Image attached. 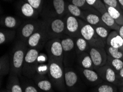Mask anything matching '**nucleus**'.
Returning a JSON list of instances; mask_svg holds the SVG:
<instances>
[{
  "label": "nucleus",
  "instance_id": "obj_27",
  "mask_svg": "<svg viewBox=\"0 0 123 92\" xmlns=\"http://www.w3.org/2000/svg\"><path fill=\"white\" fill-rule=\"evenodd\" d=\"M105 5L107 8V12L114 19L116 23L120 26L123 25V12L120 11L114 7L109 6L106 5Z\"/></svg>",
  "mask_w": 123,
  "mask_h": 92
},
{
  "label": "nucleus",
  "instance_id": "obj_45",
  "mask_svg": "<svg viewBox=\"0 0 123 92\" xmlns=\"http://www.w3.org/2000/svg\"><path fill=\"white\" fill-rule=\"evenodd\" d=\"M7 91H8V92H10V91H8V89H7Z\"/></svg>",
  "mask_w": 123,
  "mask_h": 92
},
{
  "label": "nucleus",
  "instance_id": "obj_22",
  "mask_svg": "<svg viewBox=\"0 0 123 92\" xmlns=\"http://www.w3.org/2000/svg\"><path fill=\"white\" fill-rule=\"evenodd\" d=\"M75 45V49L77 56L83 52H87L89 49L90 45L87 41L80 35L74 39Z\"/></svg>",
  "mask_w": 123,
  "mask_h": 92
},
{
  "label": "nucleus",
  "instance_id": "obj_28",
  "mask_svg": "<svg viewBox=\"0 0 123 92\" xmlns=\"http://www.w3.org/2000/svg\"><path fill=\"white\" fill-rule=\"evenodd\" d=\"M66 13L81 19H83V11L71 3H66Z\"/></svg>",
  "mask_w": 123,
  "mask_h": 92
},
{
  "label": "nucleus",
  "instance_id": "obj_31",
  "mask_svg": "<svg viewBox=\"0 0 123 92\" xmlns=\"http://www.w3.org/2000/svg\"><path fill=\"white\" fill-rule=\"evenodd\" d=\"M106 65L109 66L118 74L119 71L123 67V60L115 59L108 55Z\"/></svg>",
  "mask_w": 123,
  "mask_h": 92
},
{
  "label": "nucleus",
  "instance_id": "obj_6",
  "mask_svg": "<svg viewBox=\"0 0 123 92\" xmlns=\"http://www.w3.org/2000/svg\"><path fill=\"white\" fill-rule=\"evenodd\" d=\"M64 52V67H72L77 59L74 42L73 38L65 34L60 38Z\"/></svg>",
  "mask_w": 123,
  "mask_h": 92
},
{
  "label": "nucleus",
  "instance_id": "obj_21",
  "mask_svg": "<svg viewBox=\"0 0 123 92\" xmlns=\"http://www.w3.org/2000/svg\"><path fill=\"white\" fill-rule=\"evenodd\" d=\"M79 66L85 69H94V66L88 52H83L77 56L76 59Z\"/></svg>",
  "mask_w": 123,
  "mask_h": 92
},
{
  "label": "nucleus",
  "instance_id": "obj_23",
  "mask_svg": "<svg viewBox=\"0 0 123 92\" xmlns=\"http://www.w3.org/2000/svg\"><path fill=\"white\" fill-rule=\"evenodd\" d=\"M7 89L10 92H23L18 76L10 74L7 83Z\"/></svg>",
  "mask_w": 123,
  "mask_h": 92
},
{
  "label": "nucleus",
  "instance_id": "obj_40",
  "mask_svg": "<svg viewBox=\"0 0 123 92\" xmlns=\"http://www.w3.org/2000/svg\"><path fill=\"white\" fill-rule=\"evenodd\" d=\"M120 37L123 39V25H121L120 28H119V31H118Z\"/></svg>",
  "mask_w": 123,
  "mask_h": 92
},
{
  "label": "nucleus",
  "instance_id": "obj_8",
  "mask_svg": "<svg viewBox=\"0 0 123 92\" xmlns=\"http://www.w3.org/2000/svg\"><path fill=\"white\" fill-rule=\"evenodd\" d=\"M45 46L49 59L63 63L64 52L60 39H50L46 43Z\"/></svg>",
  "mask_w": 123,
  "mask_h": 92
},
{
  "label": "nucleus",
  "instance_id": "obj_19",
  "mask_svg": "<svg viewBox=\"0 0 123 92\" xmlns=\"http://www.w3.org/2000/svg\"><path fill=\"white\" fill-rule=\"evenodd\" d=\"M19 9L22 16L25 18L35 19L38 16L39 12L38 11L25 1H20Z\"/></svg>",
  "mask_w": 123,
  "mask_h": 92
},
{
  "label": "nucleus",
  "instance_id": "obj_26",
  "mask_svg": "<svg viewBox=\"0 0 123 92\" xmlns=\"http://www.w3.org/2000/svg\"><path fill=\"white\" fill-rule=\"evenodd\" d=\"M101 18L103 23L108 27L109 29H113V31H119V28L120 26L119 25L116 23L114 19L111 17L109 13L105 12L101 14Z\"/></svg>",
  "mask_w": 123,
  "mask_h": 92
},
{
  "label": "nucleus",
  "instance_id": "obj_44",
  "mask_svg": "<svg viewBox=\"0 0 123 92\" xmlns=\"http://www.w3.org/2000/svg\"><path fill=\"white\" fill-rule=\"evenodd\" d=\"M1 92H8V91H7V89H3L2 90Z\"/></svg>",
  "mask_w": 123,
  "mask_h": 92
},
{
  "label": "nucleus",
  "instance_id": "obj_11",
  "mask_svg": "<svg viewBox=\"0 0 123 92\" xmlns=\"http://www.w3.org/2000/svg\"><path fill=\"white\" fill-rule=\"evenodd\" d=\"M76 71L86 85L94 87L104 82L95 69H85L79 66Z\"/></svg>",
  "mask_w": 123,
  "mask_h": 92
},
{
  "label": "nucleus",
  "instance_id": "obj_17",
  "mask_svg": "<svg viewBox=\"0 0 123 92\" xmlns=\"http://www.w3.org/2000/svg\"><path fill=\"white\" fill-rule=\"evenodd\" d=\"M32 80L35 85L43 92H54V88L48 76L35 74Z\"/></svg>",
  "mask_w": 123,
  "mask_h": 92
},
{
  "label": "nucleus",
  "instance_id": "obj_3",
  "mask_svg": "<svg viewBox=\"0 0 123 92\" xmlns=\"http://www.w3.org/2000/svg\"><path fill=\"white\" fill-rule=\"evenodd\" d=\"M65 83L67 92H85L86 86L76 69L65 67Z\"/></svg>",
  "mask_w": 123,
  "mask_h": 92
},
{
  "label": "nucleus",
  "instance_id": "obj_41",
  "mask_svg": "<svg viewBox=\"0 0 123 92\" xmlns=\"http://www.w3.org/2000/svg\"><path fill=\"white\" fill-rule=\"evenodd\" d=\"M118 2L119 5H120V7L122 8V10L123 11V0H118Z\"/></svg>",
  "mask_w": 123,
  "mask_h": 92
},
{
  "label": "nucleus",
  "instance_id": "obj_33",
  "mask_svg": "<svg viewBox=\"0 0 123 92\" xmlns=\"http://www.w3.org/2000/svg\"><path fill=\"white\" fill-rule=\"evenodd\" d=\"M87 3L90 6L96 9L100 14L107 12V8L102 0H86Z\"/></svg>",
  "mask_w": 123,
  "mask_h": 92
},
{
  "label": "nucleus",
  "instance_id": "obj_34",
  "mask_svg": "<svg viewBox=\"0 0 123 92\" xmlns=\"http://www.w3.org/2000/svg\"><path fill=\"white\" fill-rule=\"evenodd\" d=\"M95 31L99 37L106 43L108 37L110 34L109 28L103 27V26H96L93 27Z\"/></svg>",
  "mask_w": 123,
  "mask_h": 92
},
{
  "label": "nucleus",
  "instance_id": "obj_30",
  "mask_svg": "<svg viewBox=\"0 0 123 92\" xmlns=\"http://www.w3.org/2000/svg\"><path fill=\"white\" fill-rule=\"evenodd\" d=\"M16 33L14 31L1 29L0 31V44L3 45L9 43L14 39Z\"/></svg>",
  "mask_w": 123,
  "mask_h": 92
},
{
  "label": "nucleus",
  "instance_id": "obj_9",
  "mask_svg": "<svg viewBox=\"0 0 123 92\" xmlns=\"http://www.w3.org/2000/svg\"><path fill=\"white\" fill-rule=\"evenodd\" d=\"M49 40V39L45 29L43 22L42 27L29 37L26 44L29 48L40 50L43 47L45 46L46 43Z\"/></svg>",
  "mask_w": 123,
  "mask_h": 92
},
{
  "label": "nucleus",
  "instance_id": "obj_12",
  "mask_svg": "<svg viewBox=\"0 0 123 92\" xmlns=\"http://www.w3.org/2000/svg\"><path fill=\"white\" fill-rule=\"evenodd\" d=\"M64 18L65 23V34L73 39L80 36L81 19L68 13H66Z\"/></svg>",
  "mask_w": 123,
  "mask_h": 92
},
{
  "label": "nucleus",
  "instance_id": "obj_16",
  "mask_svg": "<svg viewBox=\"0 0 123 92\" xmlns=\"http://www.w3.org/2000/svg\"><path fill=\"white\" fill-rule=\"evenodd\" d=\"M84 21L91 24L93 27L96 26H103L108 28L102 21L101 14L94 8L89 10L83 11V19Z\"/></svg>",
  "mask_w": 123,
  "mask_h": 92
},
{
  "label": "nucleus",
  "instance_id": "obj_35",
  "mask_svg": "<svg viewBox=\"0 0 123 92\" xmlns=\"http://www.w3.org/2000/svg\"><path fill=\"white\" fill-rule=\"evenodd\" d=\"M23 92H43L35 85L34 82L25 80L21 84Z\"/></svg>",
  "mask_w": 123,
  "mask_h": 92
},
{
  "label": "nucleus",
  "instance_id": "obj_2",
  "mask_svg": "<svg viewBox=\"0 0 123 92\" xmlns=\"http://www.w3.org/2000/svg\"><path fill=\"white\" fill-rule=\"evenodd\" d=\"M27 45L22 40L16 43L13 48L11 62V74L20 76L22 74L24 60L27 51Z\"/></svg>",
  "mask_w": 123,
  "mask_h": 92
},
{
  "label": "nucleus",
  "instance_id": "obj_36",
  "mask_svg": "<svg viewBox=\"0 0 123 92\" xmlns=\"http://www.w3.org/2000/svg\"><path fill=\"white\" fill-rule=\"evenodd\" d=\"M70 3L79 7V8L82 9L83 11L89 10V9L93 8L92 7L88 5V3L86 2V0H70Z\"/></svg>",
  "mask_w": 123,
  "mask_h": 92
},
{
  "label": "nucleus",
  "instance_id": "obj_10",
  "mask_svg": "<svg viewBox=\"0 0 123 92\" xmlns=\"http://www.w3.org/2000/svg\"><path fill=\"white\" fill-rule=\"evenodd\" d=\"M66 14V3L65 0H52L48 9L44 12L46 18H64Z\"/></svg>",
  "mask_w": 123,
  "mask_h": 92
},
{
  "label": "nucleus",
  "instance_id": "obj_25",
  "mask_svg": "<svg viewBox=\"0 0 123 92\" xmlns=\"http://www.w3.org/2000/svg\"><path fill=\"white\" fill-rule=\"evenodd\" d=\"M92 92H118V86L111 83L103 82L94 87Z\"/></svg>",
  "mask_w": 123,
  "mask_h": 92
},
{
  "label": "nucleus",
  "instance_id": "obj_42",
  "mask_svg": "<svg viewBox=\"0 0 123 92\" xmlns=\"http://www.w3.org/2000/svg\"><path fill=\"white\" fill-rule=\"evenodd\" d=\"M119 92H123V86L119 87Z\"/></svg>",
  "mask_w": 123,
  "mask_h": 92
},
{
  "label": "nucleus",
  "instance_id": "obj_43",
  "mask_svg": "<svg viewBox=\"0 0 123 92\" xmlns=\"http://www.w3.org/2000/svg\"><path fill=\"white\" fill-rule=\"evenodd\" d=\"M123 86V80H120V81H119L118 87H120V86Z\"/></svg>",
  "mask_w": 123,
  "mask_h": 92
},
{
  "label": "nucleus",
  "instance_id": "obj_18",
  "mask_svg": "<svg viewBox=\"0 0 123 92\" xmlns=\"http://www.w3.org/2000/svg\"><path fill=\"white\" fill-rule=\"evenodd\" d=\"M49 57L48 55L40 52L38 58L36 74L40 76H48Z\"/></svg>",
  "mask_w": 123,
  "mask_h": 92
},
{
  "label": "nucleus",
  "instance_id": "obj_37",
  "mask_svg": "<svg viewBox=\"0 0 123 92\" xmlns=\"http://www.w3.org/2000/svg\"><path fill=\"white\" fill-rule=\"evenodd\" d=\"M39 13L43 8V0H25Z\"/></svg>",
  "mask_w": 123,
  "mask_h": 92
},
{
  "label": "nucleus",
  "instance_id": "obj_4",
  "mask_svg": "<svg viewBox=\"0 0 123 92\" xmlns=\"http://www.w3.org/2000/svg\"><path fill=\"white\" fill-rule=\"evenodd\" d=\"M43 22L49 40L60 38L65 34V23L64 18H44Z\"/></svg>",
  "mask_w": 123,
  "mask_h": 92
},
{
  "label": "nucleus",
  "instance_id": "obj_24",
  "mask_svg": "<svg viewBox=\"0 0 123 92\" xmlns=\"http://www.w3.org/2000/svg\"><path fill=\"white\" fill-rule=\"evenodd\" d=\"M11 72V62L8 55L2 56L0 58V74L1 77L6 76Z\"/></svg>",
  "mask_w": 123,
  "mask_h": 92
},
{
  "label": "nucleus",
  "instance_id": "obj_39",
  "mask_svg": "<svg viewBox=\"0 0 123 92\" xmlns=\"http://www.w3.org/2000/svg\"><path fill=\"white\" fill-rule=\"evenodd\" d=\"M117 74H118V76L119 81L121 80H123V67L120 69V71H119L118 73Z\"/></svg>",
  "mask_w": 123,
  "mask_h": 92
},
{
  "label": "nucleus",
  "instance_id": "obj_29",
  "mask_svg": "<svg viewBox=\"0 0 123 92\" xmlns=\"http://www.w3.org/2000/svg\"><path fill=\"white\" fill-rule=\"evenodd\" d=\"M1 25L8 29H14L19 25V21L14 17L7 16L4 17L1 20Z\"/></svg>",
  "mask_w": 123,
  "mask_h": 92
},
{
  "label": "nucleus",
  "instance_id": "obj_7",
  "mask_svg": "<svg viewBox=\"0 0 123 92\" xmlns=\"http://www.w3.org/2000/svg\"><path fill=\"white\" fill-rule=\"evenodd\" d=\"M80 34L91 46L105 48L106 43L97 34L94 27L81 19Z\"/></svg>",
  "mask_w": 123,
  "mask_h": 92
},
{
  "label": "nucleus",
  "instance_id": "obj_1",
  "mask_svg": "<svg viewBox=\"0 0 123 92\" xmlns=\"http://www.w3.org/2000/svg\"><path fill=\"white\" fill-rule=\"evenodd\" d=\"M48 77L54 88L59 92H67L65 83V67L64 63L49 59Z\"/></svg>",
  "mask_w": 123,
  "mask_h": 92
},
{
  "label": "nucleus",
  "instance_id": "obj_14",
  "mask_svg": "<svg viewBox=\"0 0 123 92\" xmlns=\"http://www.w3.org/2000/svg\"><path fill=\"white\" fill-rule=\"evenodd\" d=\"M87 52L92 60L94 66V69L103 66L106 64L108 54L105 48L90 46Z\"/></svg>",
  "mask_w": 123,
  "mask_h": 92
},
{
  "label": "nucleus",
  "instance_id": "obj_15",
  "mask_svg": "<svg viewBox=\"0 0 123 92\" xmlns=\"http://www.w3.org/2000/svg\"><path fill=\"white\" fill-rule=\"evenodd\" d=\"M94 69L104 82L114 84L118 87L119 80L118 74L109 66L105 64Z\"/></svg>",
  "mask_w": 123,
  "mask_h": 92
},
{
  "label": "nucleus",
  "instance_id": "obj_32",
  "mask_svg": "<svg viewBox=\"0 0 123 92\" xmlns=\"http://www.w3.org/2000/svg\"><path fill=\"white\" fill-rule=\"evenodd\" d=\"M105 49L108 55L115 59H121L123 60V49H122L114 48L106 45Z\"/></svg>",
  "mask_w": 123,
  "mask_h": 92
},
{
  "label": "nucleus",
  "instance_id": "obj_38",
  "mask_svg": "<svg viewBox=\"0 0 123 92\" xmlns=\"http://www.w3.org/2000/svg\"><path fill=\"white\" fill-rule=\"evenodd\" d=\"M102 1L105 5L114 7V8H117L120 11L123 12L122 8L119 5L118 0H102Z\"/></svg>",
  "mask_w": 123,
  "mask_h": 92
},
{
  "label": "nucleus",
  "instance_id": "obj_13",
  "mask_svg": "<svg viewBox=\"0 0 123 92\" xmlns=\"http://www.w3.org/2000/svg\"><path fill=\"white\" fill-rule=\"evenodd\" d=\"M43 24V20H31L26 22L21 26L19 31V36L20 40L23 42L27 43L29 37L36 32Z\"/></svg>",
  "mask_w": 123,
  "mask_h": 92
},
{
  "label": "nucleus",
  "instance_id": "obj_20",
  "mask_svg": "<svg viewBox=\"0 0 123 92\" xmlns=\"http://www.w3.org/2000/svg\"><path fill=\"white\" fill-rule=\"evenodd\" d=\"M106 45L114 48L123 49V39L120 37L118 31H113L110 33Z\"/></svg>",
  "mask_w": 123,
  "mask_h": 92
},
{
  "label": "nucleus",
  "instance_id": "obj_5",
  "mask_svg": "<svg viewBox=\"0 0 123 92\" xmlns=\"http://www.w3.org/2000/svg\"><path fill=\"white\" fill-rule=\"evenodd\" d=\"M40 54V50L36 49H28L24 60L22 74L24 77L31 79L36 74L38 63V58Z\"/></svg>",
  "mask_w": 123,
  "mask_h": 92
}]
</instances>
